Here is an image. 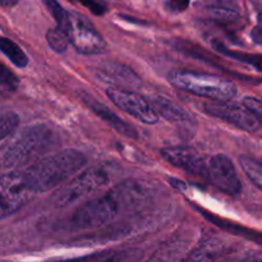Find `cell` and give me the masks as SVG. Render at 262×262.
I'll list each match as a JSON object with an SVG mask.
<instances>
[{
	"label": "cell",
	"mask_w": 262,
	"mask_h": 262,
	"mask_svg": "<svg viewBox=\"0 0 262 262\" xmlns=\"http://www.w3.org/2000/svg\"><path fill=\"white\" fill-rule=\"evenodd\" d=\"M152 187L142 181H125L110 191L79 206L68 225L73 230H87L107 224L119 215L138 209L152 197Z\"/></svg>",
	"instance_id": "1"
},
{
	"label": "cell",
	"mask_w": 262,
	"mask_h": 262,
	"mask_svg": "<svg viewBox=\"0 0 262 262\" xmlns=\"http://www.w3.org/2000/svg\"><path fill=\"white\" fill-rule=\"evenodd\" d=\"M87 164V156L78 150H63L50 154L22 170L27 176L36 194L45 193L63 186Z\"/></svg>",
	"instance_id": "2"
},
{
	"label": "cell",
	"mask_w": 262,
	"mask_h": 262,
	"mask_svg": "<svg viewBox=\"0 0 262 262\" xmlns=\"http://www.w3.org/2000/svg\"><path fill=\"white\" fill-rule=\"evenodd\" d=\"M58 143V136L48 124H35L20 130L3 154L5 168H26L40 160Z\"/></svg>",
	"instance_id": "3"
},
{
	"label": "cell",
	"mask_w": 262,
	"mask_h": 262,
	"mask_svg": "<svg viewBox=\"0 0 262 262\" xmlns=\"http://www.w3.org/2000/svg\"><path fill=\"white\" fill-rule=\"evenodd\" d=\"M115 176L117 168L113 164L91 166L59 187L58 191L51 197V202L59 209L71 206L84 197H89L90 194L109 186Z\"/></svg>",
	"instance_id": "4"
},
{
	"label": "cell",
	"mask_w": 262,
	"mask_h": 262,
	"mask_svg": "<svg viewBox=\"0 0 262 262\" xmlns=\"http://www.w3.org/2000/svg\"><path fill=\"white\" fill-rule=\"evenodd\" d=\"M168 79L170 84L182 91L214 101L228 102L237 95L234 82L215 74L176 69L168 74Z\"/></svg>",
	"instance_id": "5"
},
{
	"label": "cell",
	"mask_w": 262,
	"mask_h": 262,
	"mask_svg": "<svg viewBox=\"0 0 262 262\" xmlns=\"http://www.w3.org/2000/svg\"><path fill=\"white\" fill-rule=\"evenodd\" d=\"M36 192L22 169L0 174V220L19 211Z\"/></svg>",
	"instance_id": "6"
},
{
	"label": "cell",
	"mask_w": 262,
	"mask_h": 262,
	"mask_svg": "<svg viewBox=\"0 0 262 262\" xmlns=\"http://www.w3.org/2000/svg\"><path fill=\"white\" fill-rule=\"evenodd\" d=\"M68 17L67 35L69 43H72L78 53L84 55H96L102 53L106 48V42L94 25L84 15L77 12H68Z\"/></svg>",
	"instance_id": "7"
},
{
	"label": "cell",
	"mask_w": 262,
	"mask_h": 262,
	"mask_svg": "<svg viewBox=\"0 0 262 262\" xmlns=\"http://www.w3.org/2000/svg\"><path fill=\"white\" fill-rule=\"evenodd\" d=\"M209 183L229 196H238L242 192V182L233 161L224 154H216L207 159L205 177Z\"/></svg>",
	"instance_id": "8"
},
{
	"label": "cell",
	"mask_w": 262,
	"mask_h": 262,
	"mask_svg": "<svg viewBox=\"0 0 262 262\" xmlns=\"http://www.w3.org/2000/svg\"><path fill=\"white\" fill-rule=\"evenodd\" d=\"M107 97L117 105L120 110L132 115L135 119L145 123V124H156L159 122V115L151 102L146 97L141 96L135 91L117 87H109L106 91Z\"/></svg>",
	"instance_id": "9"
},
{
	"label": "cell",
	"mask_w": 262,
	"mask_h": 262,
	"mask_svg": "<svg viewBox=\"0 0 262 262\" xmlns=\"http://www.w3.org/2000/svg\"><path fill=\"white\" fill-rule=\"evenodd\" d=\"M206 114L230 123L235 128L245 130V132H256L260 129L261 123L257 118L245 106V105L229 104V102L212 101L204 105Z\"/></svg>",
	"instance_id": "10"
},
{
	"label": "cell",
	"mask_w": 262,
	"mask_h": 262,
	"mask_svg": "<svg viewBox=\"0 0 262 262\" xmlns=\"http://www.w3.org/2000/svg\"><path fill=\"white\" fill-rule=\"evenodd\" d=\"M160 154L173 166L183 169L187 173L199 176L204 179L206 177L209 156L199 152L194 148L187 146H171L163 148Z\"/></svg>",
	"instance_id": "11"
},
{
	"label": "cell",
	"mask_w": 262,
	"mask_h": 262,
	"mask_svg": "<svg viewBox=\"0 0 262 262\" xmlns=\"http://www.w3.org/2000/svg\"><path fill=\"white\" fill-rule=\"evenodd\" d=\"M79 97H81L82 102H83L87 107H90V109L97 115V117H100L104 122H106L113 129H115L118 133L124 136V137L135 138V140H137L138 138L137 129H136L132 124H129V123L125 122L124 119H122L119 115L115 114L109 106H106L105 104L100 102L99 100L95 99L92 95L87 94V92L84 91L79 92Z\"/></svg>",
	"instance_id": "12"
},
{
	"label": "cell",
	"mask_w": 262,
	"mask_h": 262,
	"mask_svg": "<svg viewBox=\"0 0 262 262\" xmlns=\"http://www.w3.org/2000/svg\"><path fill=\"white\" fill-rule=\"evenodd\" d=\"M95 74L102 82H109L117 89H124L125 87H138L141 83V78L127 66L115 61H106L94 69Z\"/></svg>",
	"instance_id": "13"
},
{
	"label": "cell",
	"mask_w": 262,
	"mask_h": 262,
	"mask_svg": "<svg viewBox=\"0 0 262 262\" xmlns=\"http://www.w3.org/2000/svg\"><path fill=\"white\" fill-rule=\"evenodd\" d=\"M151 105L155 109L159 118L169 120V122L184 124V123H191L192 117L184 107L174 102L173 100L166 99L164 96H155L151 99Z\"/></svg>",
	"instance_id": "14"
},
{
	"label": "cell",
	"mask_w": 262,
	"mask_h": 262,
	"mask_svg": "<svg viewBox=\"0 0 262 262\" xmlns=\"http://www.w3.org/2000/svg\"><path fill=\"white\" fill-rule=\"evenodd\" d=\"M200 212L204 217H206L210 223L215 225V227L220 228V229L225 230L228 233H232L234 235H239V237L246 238L248 241H252V242L257 243V245L262 246V233L256 232V230L250 229V228L242 227V225L237 224V223L229 222L227 219H222V217L216 216V215L211 214V212H207L206 210L199 209Z\"/></svg>",
	"instance_id": "15"
},
{
	"label": "cell",
	"mask_w": 262,
	"mask_h": 262,
	"mask_svg": "<svg viewBox=\"0 0 262 262\" xmlns=\"http://www.w3.org/2000/svg\"><path fill=\"white\" fill-rule=\"evenodd\" d=\"M0 51L14 64L17 68H26L28 66V56L19 45L10 38L0 36Z\"/></svg>",
	"instance_id": "16"
},
{
	"label": "cell",
	"mask_w": 262,
	"mask_h": 262,
	"mask_svg": "<svg viewBox=\"0 0 262 262\" xmlns=\"http://www.w3.org/2000/svg\"><path fill=\"white\" fill-rule=\"evenodd\" d=\"M212 46L215 48V50H217L219 53H222L223 55L228 56V58H232L234 60L241 61V63L248 64V66L253 67L257 71L262 72V55L258 54H247L242 53V51H235L230 50L227 46L223 45L222 42H212Z\"/></svg>",
	"instance_id": "17"
},
{
	"label": "cell",
	"mask_w": 262,
	"mask_h": 262,
	"mask_svg": "<svg viewBox=\"0 0 262 262\" xmlns=\"http://www.w3.org/2000/svg\"><path fill=\"white\" fill-rule=\"evenodd\" d=\"M241 168L243 169L247 178L262 191V163L250 156H241Z\"/></svg>",
	"instance_id": "18"
},
{
	"label": "cell",
	"mask_w": 262,
	"mask_h": 262,
	"mask_svg": "<svg viewBox=\"0 0 262 262\" xmlns=\"http://www.w3.org/2000/svg\"><path fill=\"white\" fill-rule=\"evenodd\" d=\"M46 41H48L49 46H50L55 53L59 54L66 53L69 45L68 35L58 27L50 28V30L46 32Z\"/></svg>",
	"instance_id": "19"
},
{
	"label": "cell",
	"mask_w": 262,
	"mask_h": 262,
	"mask_svg": "<svg viewBox=\"0 0 262 262\" xmlns=\"http://www.w3.org/2000/svg\"><path fill=\"white\" fill-rule=\"evenodd\" d=\"M43 4L46 5L49 12L51 13V15L54 17V19L56 20V25L58 28H60L61 31L67 33L68 30V23H69V17L68 12L59 4L56 0H43Z\"/></svg>",
	"instance_id": "20"
},
{
	"label": "cell",
	"mask_w": 262,
	"mask_h": 262,
	"mask_svg": "<svg viewBox=\"0 0 262 262\" xmlns=\"http://www.w3.org/2000/svg\"><path fill=\"white\" fill-rule=\"evenodd\" d=\"M19 124V117L13 112L0 114V142L9 137Z\"/></svg>",
	"instance_id": "21"
},
{
	"label": "cell",
	"mask_w": 262,
	"mask_h": 262,
	"mask_svg": "<svg viewBox=\"0 0 262 262\" xmlns=\"http://www.w3.org/2000/svg\"><path fill=\"white\" fill-rule=\"evenodd\" d=\"M0 87L9 91H15L19 87V78L2 63H0Z\"/></svg>",
	"instance_id": "22"
},
{
	"label": "cell",
	"mask_w": 262,
	"mask_h": 262,
	"mask_svg": "<svg viewBox=\"0 0 262 262\" xmlns=\"http://www.w3.org/2000/svg\"><path fill=\"white\" fill-rule=\"evenodd\" d=\"M209 13L214 19L219 20V22H224V23H229V22H234L239 18V14L237 12L232 9H228V8H223V7H211L209 8Z\"/></svg>",
	"instance_id": "23"
},
{
	"label": "cell",
	"mask_w": 262,
	"mask_h": 262,
	"mask_svg": "<svg viewBox=\"0 0 262 262\" xmlns=\"http://www.w3.org/2000/svg\"><path fill=\"white\" fill-rule=\"evenodd\" d=\"M179 262H214V253L206 248H197Z\"/></svg>",
	"instance_id": "24"
},
{
	"label": "cell",
	"mask_w": 262,
	"mask_h": 262,
	"mask_svg": "<svg viewBox=\"0 0 262 262\" xmlns=\"http://www.w3.org/2000/svg\"><path fill=\"white\" fill-rule=\"evenodd\" d=\"M115 255L113 252H100L94 253V255L84 256V257L73 258V260L58 261V262H114Z\"/></svg>",
	"instance_id": "25"
},
{
	"label": "cell",
	"mask_w": 262,
	"mask_h": 262,
	"mask_svg": "<svg viewBox=\"0 0 262 262\" xmlns=\"http://www.w3.org/2000/svg\"><path fill=\"white\" fill-rule=\"evenodd\" d=\"M243 105L255 115L258 119V122L262 124V99H258V97H246L243 100Z\"/></svg>",
	"instance_id": "26"
},
{
	"label": "cell",
	"mask_w": 262,
	"mask_h": 262,
	"mask_svg": "<svg viewBox=\"0 0 262 262\" xmlns=\"http://www.w3.org/2000/svg\"><path fill=\"white\" fill-rule=\"evenodd\" d=\"M79 2L95 15H102L107 12V5L104 0H79Z\"/></svg>",
	"instance_id": "27"
},
{
	"label": "cell",
	"mask_w": 262,
	"mask_h": 262,
	"mask_svg": "<svg viewBox=\"0 0 262 262\" xmlns=\"http://www.w3.org/2000/svg\"><path fill=\"white\" fill-rule=\"evenodd\" d=\"M189 3H191V0H169L168 7L171 12L179 13L186 10L189 7Z\"/></svg>",
	"instance_id": "28"
},
{
	"label": "cell",
	"mask_w": 262,
	"mask_h": 262,
	"mask_svg": "<svg viewBox=\"0 0 262 262\" xmlns=\"http://www.w3.org/2000/svg\"><path fill=\"white\" fill-rule=\"evenodd\" d=\"M19 0H0V5L5 8H12L14 7Z\"/></svg>",
	"instance_id": "29"
},
{
	"label": "cell",
	"mask_w": 262,
	"mask_h": 262,
	"mask_svg": "<svg viewBox=\"0 0 262 262\" xmlns=\"http://www.w3.org/2000/svg\"><path fill=\"white\" fill-rule=\"evenodd\" d=\"M217 262H235L234 260H222V261H217Z\"/></svg>",
	"instance_id": "30"
},
{
	"label": "cell",
	"mask_w": 262,
	"mask_h": 262,
	"mask_svg": "<svg viewBox=\"0 0 262 262\" xmlns=\"http://www.w3.org/2000/svg\"><path fill=\"white\" fill-rule=\"evenodd\" d=\"M222 2H230V0H222Z\"/></svg>",
	"instance_id": "31"
},
{
	"label": "cell",
	"mask_w": 262,
	"mask_h": 262,
	"mask_svg": "<svg viewBox=\"0 0 262 262\" xmlns=\"http://www.w3.org/2000/svg\"><path fill=\"white\" fill-rule=\"evenodd\" d=\"M255 262H262V261H255Z\"/></svg>",
	"instance_id": "32"
}]
</instances>
